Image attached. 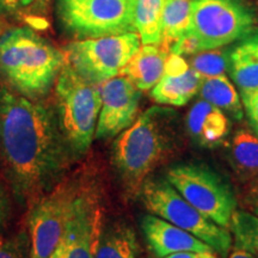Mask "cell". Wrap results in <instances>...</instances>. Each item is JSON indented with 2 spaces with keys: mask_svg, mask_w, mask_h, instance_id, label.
<instances>
[{
  "mask_svg": "<svg viewBox=\"0 0 258 258\" xmlns=\"http://www.w3.org/2000/svg\"><path fill=\"white\" fill-rule=\"evenodd\" d=\"M101 235L102 209L99 200L93 190L80 188L73 200L55 253L60 258H95Z\"/></svg>",
  "mask_w": 258,
  "mask_h": 258,
  "instance_id": "obj_11",
  "label": "cell"
},
{
  "mask_svg": "<svg viewBox=\"0 0 258 258\" xmlns=\"http://www.w3.org/2000/svg\"><path fill=\"white\" fill-rule=\"evenodd\" d=\"M199 93L202 99L221 109L234 120L240 121L244 117V108L239 93L226 74L203 77L200 83Z\"/></svg>",
  "mask_w": 258,
  "mask_h": 258,
  "instance_id": "obj_18",
  "label": "cell"
},
{
  "mask_svg": "<svg viewBox=\"0 0 258 258\" xmlns=\"http://www.w3.org/2000/svg\"><path fill=\"white\" fill-rule=\"evenodd\" d=\"M165 258H219L215 251H183Z\"/></svg>",
  "mask_w": 258,
  "mask_h": 258,
  "instance_id": "obj_29",
  "label": "cell"
},
{
  "mask_svg": "<svg viewBox=\"0 0 258 258\" xmlns=\"http://www.w3.org/2000/svg\"><path fill=\"white\" fill-rule=\"evenodd\" d=\"M50 258H60V257H59V256H57V254H56L55 252H54L53 254H51V257H50Z\"/></svg>",
  "mask_w": 258,
  "mask_h": 258,
  "instance_id": "obj_32",
  "label": "cell"
},
{
  "mask_svg": "<svg viewBox=\"0 0 258 258\" xmlns=\"http://www.w3.org/2000/svg\"><path fill=\"white\" fill-rule=\"evenodd\" d=\"M190 18V0H165L161 15V44L170 49L188 30Z\"/></svg>",
  "mask_w": 258,
  "mask_h": 258,
  "instance_id": "obj_22",
  "label": "cell"
},
{
  "mask_svg": "<svg viewBox=\"0 0 258 258\" xmlns=\"http://www.w3.org/2000/svg\"><path fill=\"white\" fill-rule=\"evenodd\" d=\"M56 17L76 40L135 31L134 0H56Z\"/></svg>",
  "mask_w": 258,
  "mask_h": 258,
  "instance_id": "obj_7",
  "label": "cell"
},
{
  "mask_svg": "<svg viewBox=\"0 0 258 258\" xmlns=\"http://www.w3.org/2000/svg\"><path fill=\"white\" fill-rule=\"evenodd\" d=\"M35 0H0V14H15L27 9Z\"/></svg>",
  "mask_w": 258,
  "mask_h": 258,
  "instance_id": "obj_28",
  "label": "cell"
},
{
  "mask_svg": "<svg viewBox=\"0 0 258 258\" xmlns=\"http://www.w3.org/2000/svg\"><path fill=\"white\" fill-rule=\"evenodd\" d=\"M240 98L244 114L247 116L252 132L258 137V88L240 90Z\"/></svg>",
  "mask_w": 258,
  "mask_h": 258,
  "instance_id": "obj_25",
  "label": "cell"
},
{
  "mask_svg": "<svg viewBox=\"0 0 258 258\" xmlns=\"http://www.w3.org/2000/svg\"><path fill=\"white\" fill-rule=\"evenodd\" d=\"M190 69L202 77H215L226 74L230 66V50L225 48L199 51L189 55Z\"/></svg>",
  "mask_w": 258,
  "mask_h": 258,
  "instance_id": "obj_24",
  "label": "cell"
},
{
  "mask_svg": "<svg viewBox=\"0 0 258 258\" xmlns=\"http://www.w3.org/2000/svg\"><path fill=\"white\" fill-rule=\"evenodd\" d=\"M231 163L238 176L252 179L258 176V137L253 132L240 129L231 143Z\"/></svg>",
  "mask_w": 258,
  "mask_h": 258,
  "instance_id": "obj_20",
  "label": "cell"
},
{
  "mask_svg": "<svg viewBox=\"0 0 258 258\" xmlns=\"http://www.w3.org/2000/svg\"><path fill=\"white\" fill-rule=\"evenodd\" d=\"M98 86L102 106L95 137L101 140L117 137L137 121L143 91L123 76L106 80Z\"/></svg>",
  "mask_w": 258,
  "mask_h": 258,
  "instance_id": "obj_12",
  "label": "cell"
},
{
  "mask_svg": "<svg viewBox=\"0 0 258 258\" xmlns=\"http://www.w3.org/2000/svg\"><path fill=\"white\" fill-rule=\"evenodd\" d=\"M228 71L240 90L258 88V31L241 38L230 49Z\"/></svg>",
  "mask_w": 258,
  "mask_h": 258,
  "instance_id": "obj_17",
  "label": "cell"
},
{
  "mask_svg": "<svg viewBox=\"0 0 258 258\" xmlns=\"http://www.w3.org/2000/svg\"><path fill=\"white\" fill-rule=\"evenodd\" d=\"M257 18H258V15H257Z\"/></svg>",
  "mask_w": 258,
  "mask_h": 258,
  "instance_id": "obj_34",
  "label": "cell"
},
{
  "mask_svg": "<svg viewBox=\"0 0 258 258\" xmlns=\"http://www.w3.org/2000/svg\"><path fill=\"white\" fill-rule=\"evenodd\" d=\"M8 196H6L5 190L0 185V226L4 222L6 215H8Z\"/></svg>",
  "mask_w": 258,
  "mask_h": 258,
  "instance_id": "obj_30",
  "label": "cell"
},
{
  "mask_svg": "<svg viewBox=\"0 0 258 258\" xmlns=\"http://www.w3.org/2000/svg\"><path fill=\"white\" fill-rule=\"evenodd\" d=\"M3 243H4V239H3V238H0V246H2Z\"/></svg>",
  "mask_w": 258,
  "mask_h": 258,
  "instance_id": "obj_33",
  "label": "cell"
},
{
  "mask_svg": "<svg viewBox=\"0 0 258 258\" xmlns=\"http://www.w3.org/2000/svg\"><path fill=\"white\" fill-rule=\"evenodd\" d=\"M71 150L46 106L0 90V158L17 195L30 202L56 185Z\"/></svg>",
  "mask_w": 258,
  "mask_h": 258,
  "instance_id": "obj_1",
  "label": "cell"
},
{
  "mask_svg": "<svg viewBox=\"0 0 258 258\" xmlns=\"http://www.w3.org/2000/svg\"><path fill=\"white\" fill-rule=\"evenodd\" d=\"M141 228L148 246L157 258H165L183 251H214L195 235L157 215H145Z\"/></svg>",
  "mask_w": 258,
  "mask_h": 258,
  "instance_id": "obj_14",
  "label": "cell"
},
{
  "mask_svg": "<svg viewBox=\"0 0 258 258\" xmlns=\"http://www.w3.org/2000/svg\"><path fill=\"white\" fill-rule=\"evenodd\" d=\"M64 63L62 51L30 28H12L0 36V73L27 98L46 95Z\"/></svg>",
  "mask_w": 258,
  "mask_h": 258,
  "instance_id": "obj_3",
  "label": "cell"
},
{
  "mask_svg": "<svg viewBox=\"0 0 258 258\" xmlns=\"http://www.w3.org/2000/svg\"><path fill=\"white\" fill-rule=\"evenodd\" d=\"M241 205L247 212L258 217V176L250 179V183L244 190Z\"/></svg>",
  "mask_w": 258,
  "mask_h": 258,
  "instance_id": "obj_26",
  "label": "cell"
},
{
  "mask_svg": "<svg viewBox=\"0 0 258 258\" xmlns=\"http://www.w3.org/2000/svg\"><path fill=\"white\" fill-rule=\"evenodd\" d=\"M141 47L138 32H125L89 40H76L66 46V62L88 82L99 85L120 76Z\"/></svg>",
  "mask_w": 258,
  "mask_h": 258,
  "instance_id": "obj_9",
  "label": "cell"
},
{
  "mask_svg": "<svg viewBox=\"0 0 258 258\" xmlns=\"http://www.w3.org/2000/svg\"><path fill=\"white\" fill-rule=\"evenodd\" d=\"M169 51L156 44H141L122 69L120 76L131 80L140 91H150L163 77Z\"/></svg>",
  "mask_w": 258,
  "mask_h": 258,
  "instance_id": "obj_16",
  "label": "cell"
},
{
  "mask_svg": "<svg viewBox=\"0 0 258 258\" xmlns=\"http://www.w3.org/2000/svg\"><path fill=\"white\" fill-rule=\"evenodd\" d=\"M79 190L76 183L67 180L56 184L37 200L29 219L30 258H50L55 252Z\"/></svg>",
  "mask_w": 258,
  "mask_h": 258,
  "instance_id": "obj_10",
  "label": "cell"
},
{
  "mask_svg": "<svg viewBox=\"0 0 258 258\" xmlns=\"http://www.w3.org/2000/svg\"><path fill=\"white\" fill-rule=\"evenodd\" d=\"M139 245L135 232L125 224L102 231L95 258H138Z\"/></svg>",
  "mask_w": 258,
  "mask_h": 258,
  "instance_id": "obj_19",
  "label": "cell"
},
{
  "mask_svg": "<svg viewBox=\"0 0 258 258\" xmlns=\"http://www.w3.org/2000/svg\"><path fill=\"white\" fill-rule=\"evenodd\" d=\"M165 0H134V27L141 44H161V15Z\"/></svg>",
  "mask_w": 258,
  "mask_h": 258,
  "instance_id": "obj_21",
  "label": "cell"
},
{
  "mask_svg": "<svg viewBox=\"0 0 258 258\" xmlns=\"http://www.w3.org/2000/svg\"><path fill=\"white\" fill-rule=\"evenodd\" d=\"M166 180L202 215L221 227H230L238 202L231 185L215 171L180 164L167 170Z\"/></svg>",
  "mask_w": 258,
  "mask_h": 258,
  "instance_id": "obj_8",
  "label": "cell"
},
{
  "mask_svg": "<svg viewBox=\"0 0 258 258\" xmlns=\"http://www.w3.org/2000/svg\"><path fill=\"white\" fill-rule=\"evenodd\" d=\"M140 194L145 207L151 214L195 235L221 257L228 256L233 244L230 230L214 224L202 215L166 178H147L141 186Z\"/></svg>",
  "mask_w": 258,
  "mask_h": 258,
  "instance_id": "obj_6",
  "label": "cell"
},
{
  "mask_svg": "<svg viewBox=\"0 0 258 258\" xmlns=\"http://www.w3.org/2000/svg\"><path fill=\"white\" fill-rule=\"evenodd\" d=\"M201 78L198 72L190 69L186 59L178 54L169 53L165 71L151 90V97L160 105L183 106L199 93Z\"/></svg>",
  "mask_w": 258,
  "mask_h": 258,
  "instance_id": "obj_13",
  "label": "cell"
},
{
  "mask_svg": "<svg viewBox=\"0 0 258 258\" xmlns=\"http://www.w3.org/2000/svg\"><path fill=\"white\" fill-rule=\"evenodd\" d=\"M176 117L172 109L152 106L117 138L112 154L114 164L129 192H140L150 173L172 152Z\"/></svg>",
  "mask_w": 258,
  "mask_h": 258,
  "instance_id": "obj_2",
  "label": "cell"
},
{
  "mask_svg": "<svg viewBox=\"0 0 258 258\" xmlns=\"http://www.w3.org/2000/svg\"><path fill=\"white\" fill-rule=\"evenodd\" d=\"M59 123L73 153L84 154L96 133L102 97L99 86L84 79L64 63L55 82Z\"/></svg>",
  "mask_w": 258,
  "mask_h": 258,
  "instance_id": "obj_5",
  "label": "cell"
},
{
  "mask_svg": "<svg viewBox=\"0 0 258 258\" xmlns=\"http://www.w3.org/2000/svg\"><path fill=\"white\" fill-rule=\"evenodd\" d=\"M0 258H25L23 243L19 239L4 241L0 246Z\"/></svg>",
  "mask_w": 258,
  "mask_h": 258,
  "instance_id": "obj_27",
  "label": "cell"
},
{
  "mask_svg": "<svg viewBox=\"0 0 258 258\" xmlns=\"http://www.w3.org/2000/svg\"><path fill=\"white\" fill-rule=\"evenodd\" d=\"M228 258H256L253 256V254H251L250 252H247V251H244L241 249H235L234 247V251L230 254V257Z\"/></svg>",
  "mask_w": 258,
  "mask_h": 258,
  "instance_id": "obj_31",
  "label": "cell"
},
{
  "mask_svg": "<svg viewBox=\"0 0 258 258\" xmlns=\"http://www.w3.org/2000/svg\"><path fill=\"white\" fill-rule=\"evenodd\" d=\"M256 21L249 0H190L188 30L170 53L189 56L225 48L254 31Z\"/></svg>",
  "mask_w": 258,
  "mask_h": 258,
  "instance_id": "obj_4",
  "label": "cell"
},
{
  "mask_svg": "<svg viewBox=\"0 0 258 258\" xmlns=\"http://www.w3.org/2000/svg\"><path fill=\"white\" fill-rule=\"evenodd\" d=\"M228 230L233 237L235 249L247 251L258 258V217L247 211H235Z\"/></svg>",
  "mask_w": 258,
  "mask_h": 258,
  "instance_id": "obj_23",
  "label": "cell"
},
{
  "mask_svg": "<svg viewBox=\"0 0 258 258\" xmlns=\"http://www.w3.org/2000/svg\"><path fill=\"white\" fill-rule=\"evenodd\" d=\"M186 127L194 140L203 147H215L230 133V120L221 109L200 99L186 116Z\"/></svg>",
  "mask_w": 258,
  "mask_h": 258,
  "instance_id": "obj_15",
  "label": "cell"
}]
</instances>
